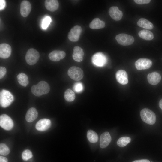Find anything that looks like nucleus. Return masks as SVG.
<instances>
[{
    "label": "nucleus",
    "mask_w": 162,
    "mask_h": 162,
    "mask_svg": "<svg viewBox=\"0 0 162 162\" xmlns=\"http://www.w3.org/2000/svg\"><path fill=\"white\" fill-rule=\"evenodd\" d=\"M31 91L34 95L39 97L48 93L50 91V86L47 82L41 81L38 84L33 86L31 87Z\"/></svg>",
    "instance_id": "1"
},
{
    "label": "nucleus",
    "mask_w": 162,
    "mask_h": 162,
    "mask_svg": "<svg viewBox=\"0 0 162 162\" xmlns=\"http://www.w3.org/2000/svg\"><path fill=\"white\" fill-rule=\"evenodd\" d=\"M14 98L9 91L2 89L0 93V104L3 108L7 107L9 106L14 100Z\"/></svg>",
    "instance_id": "2"
},
{
    "label": "nucleus",
    "mask_w": 162,
    "mask_h": 162,
    "mask_svg": "<svg viewBox=\"0 0 162 162\" xmlns=\"http://www.w3.org/2000/svg\"><path fill=\"white\" fill-rule=\"evenodd\" d=\"M140 115L142 120L149 124H154L156 120V115L154 113L148 108H144L140 112Z\"/></svg>",
    "instance_id": "3"
},
{
    "label": "nucleus",
    "mask_w": 162,
    "mask_h": 162,
    "mask_svg": "<svg viewBox=\"0 0 162 162\" xmlns=\"http://www.w3.org/2000/svg\"><path fill=\"white\" fill-rule=\"evenodd\" d=\"M40 58L39 53L34 48H30L27 51L25 56V59L27 63L29 65L35 64L38 61Z\"/></svg>",
    "instance_id": "4"
},
{
    "label": "nucleus",
    "mask_w": 162,
    "mask_h": 162,
    "mask_svg": "<svg viewBox=\"0 0 162 162\" xmlns=\"http://www.w3.org/2000/svg\"><path fill=\"white\" fill-rule=\"evenodd\" d=\"M68 74L71 79L77 81L81 80L84 76L82 70L75 66H72L69 68Z\"/></svg>",
    "instance_id": "5"
},
{
    "label": "nucleus",
    "mask_w": 162,
    "mask_h": 162,
    "mask_svg": "<svg viewBox=\"0 0 162 162\" xmlns=\"http://www.w3.org/2000/svg\"><path fill=\"white\" fill-rule=\"evenodd\" d=\"M116 39L118 43L123 46H128L132 44L134 41V38L130 35L122 33L117 35Z\"/></svg>",
    "instance_id": "6"
},
{
    "label": "nucleus",
    "mask_w": 162,
    "mask_h": 162,
    "mask_svg": "<svg viewBox=\"0 0 162 162\" xmlns=\"http://www.w3.org/2000/svg\"><path fill=\"white\" fill-rule=\"evenodd\" d=\"M0 125L4 129L8 130L13 128L14 123L10 117L6 114H3L0 116Z\"/></svg>",
    "instance_id": "7"
},
{
    "label": "nucleus",
    "mask_w": 162,
    "mask_h": 162,
    "mask_svg": "<svg viewBox=\"0 0 162 162\" xmlns=\"http://www.w3.org/2000/svg\"><path fill=\"white\" fill-rule=\"evenodd\" d=\"M82 30V28L80 26L78 25L74 26L68 33V38L71 41H77L79 40Z\"/></svg>",
    "instance_id": "8"
},
{
    "label": "nucleus",
    "mask_w": 162,
    "mask_h": 162,
    "mask_svg": "<svg viewBox=\"0 0 162 162\" xmlns=\"http://www.w3.org/2000/svg\"><path fill=\"white\" fill-rule=\"evenodd\" d=\"M152 65V61L145 58H140L135 63L136 68L138 70L148 69L151 67Z\"/></svg>",
    "instance_id": "9"
},
{
    "label": "nucleus",
    "mask_w": 162,
    "mask_h": 162,
    "mask_svg": "<svg viewBox=\"0 0 162 162\" xmlns=\"http://www.w3.org/2000/svg\"><path fill=\"white\" fill-rule=\"evenodd\" d=\"M92 59L93 64L98 67L104 66L107 61V59L105 55L100 52H97L94 55Z\"/></svg>",
    "instance_id": "10"
},
{
    "label": "nucleus",
    "mask_w": 162,
    "mask_h": 162,
    "mask_svg": "<svg viewBox=\"0 0 162 162\" xmlns=\"http://www.w3.org/2000/svg\"><path fill=\"white\" fill-rule=\"evenodd\" d=\"M51 125V121L49 119L44 118L40 120L37 122L35 128L39 131H44L48 129Z\"/></svg>",
    "instance_id": "11"
},
{
    "label": "nucleus",
    "mask_w": 162,
    "mask_h": 162,
    "mask_svg": "<svg viewBox=\"0 0 162 162\" xmlns=\"http://www.w3.org/2000/svg\"><path fill=\"white\" fill-rule=\"evenodd\" d=\"M11 48L8 44L2 43L0 44V57L6 59L9 58L11 55Z\"/></svg>",
    "instance_id": "12"
},
{
    "label": "nucleus",
    "mask_w": 162,
    "mask_h": 162,
    "mask_svg": "<svg viewBox=\"0 0 162 162\" xmlns=\"http://www.w3.org/2000/svg\"><path fill=\"white\" fill-rule=\"evenodd\" d=\"M32 9L30 2L27 0H23L21 3L20 7V13L21 15L24 17H27L29 14Z\"/></svg>",
    "instance_id": "13"
},
{
    "label": "nucleus",
    "mask_w": 162,
    "mask_h": 162,
    "mask_svg": "<svg viewBox=\"0 0 162 162\" xmlns=\"http://www.w3.org/2000/svg\"><path fill=\"white\" fill-rule=\"evenodd\" d=\"M66 56L65 52L63 51L54 50L49 54V59L53 62H58L63 59Z\"/></svg>",
    "instance_id": "14"
},
{
    "label": "nucleus",
    "mask_w": 162,
    "mask_h": 162,
    "mask_svg": "<svg viewBox=\"0 0 162 162\" xmlns=\"http://www.w3.org/2000/svg\"><path fill=\"white\" fill-rule=\"evenodd\" d=\"M109 13L111 17L116 21L120 20L123 16L122 12L117 6L111 7L109 10Z\"/></svg>",
    "instance_id": "15"
},
{
    "label": "nucleus",
    "mask_w": 162,
    "mask_h": 162,
    "mask_svg": "<svg viewBox=\"0 0 162 162\" xmlns=\"http://www.w3.org/2000/svg\"><path fill=\"white\" fill-rule=\"evenodd\" d=\"M116 77L118 82L122 85H125L128 83V74L124 70H120L118 71Z\"/></svg>",
    "instance_id": "16"
},
{
    "label": "nucleus",
    "mask_w": 162,
    "mask_h": 162,
    "mask_svg": "<svg viewBox=\"0 0 162 162\" xmlns=\"http://www.w3.org/2000/svg\"><path fill=\"white\" fill-rule=\"evenodd\" d=\"M111 137L108 132L102 134L100 137V148H104L109 145L111 141Z\"/></svg>",
    "instance_id": "17"
},
{
    "label": "nucleus",
    "mask_w": 162,
    "mask_h": 162,
    "mask_svg": "<svg viewBox=\"0 0 162 162\" xmlns=\"http://www.w3.org/2000/svg\"><path fill=\"white\" fill-rule=\"evenodd\" d=\"M84 52L82 49L79 46H75L73 49L72 57L76 62H82L83 58Z\"/></svg>",
    "instance_id": "18"
},
{
    "label": "nucleus",
    "mask_w": 162,
    "mask_h": 162,
    "mask_svg": "<svg viewBox=\"0 0 162 162\" xmlns=\"http://www.w3.org/2000/svg\"><path fill=\"white\" fill-rule=\"evenodd\" d=\"M148 81L149 83L155 85L158 83L161 80V76L156 72H153L148 74L147 76Z\"/></svg>",
    "instance_id": "19"
},
{
    "label": "nucleus",
    "mask_w": 162,
    "mask_h": 162,
    "mask_svg": "<svg viewBox=\"0 0 162 162\" xmlns=\"http://www.w3.org/2000/svg\"><path fill=\"white\" fill-rule=\"evenodd\" d=\"M38 115L36 109L34 107H31L28 110L26 113V120L28 122H32L37 118Z\"/></svg>",
    "instance_id": "20"
},
{
    "label": "nucleus",
    "mask_w": 162,
    "mask_h": 162,
    "mask_svg": "<svg viewBox=\"0 0 162 162\" xmlns=\"http://www.w3.org/2000/svg\"><path fill=\"white\" fill-rule=\"evenodd\" d=\"M44 4L46 8L51 12H54L57 10L59 6L58 2L56 0H46L45 1Z\"/></svg>",
    "instance_id": "21"
},
{
    "label": "nucleus",
    "mask_w": 162,
    "mask_h": 162,
    "mask_svg": "<svg viewBox=\"0 0 162 162\" xmlns=\"http://www.w3.org/2000/svg\"><path fill=\"white\" fill-rule=\"evenodd\" d=\"M105 24L104 21L100 20L99 18L94 19L90 23L89 26L92 29H98L104 28Z\"/></svg>",
    "instance_id": "22"
},
{
    "label": "nucleus",
    "mask_w": 162,
    "mask_h": 162,
    "mask_svg": "<svg viewBox=\"0 0 162 162\" xmlns=\"http://www.w3.org/2000/svg\"><path fill=\"white\" fill-rule=\"evenodd\" d=\"M137 25L140 27L149 30H151L154 27L152 22L144 18L140 19L137 22Z\"/></svg>",
    "instance_id": "23"
},
{
    "label": "nucleus",
    "mask_w": 162,
    "mask_h": 162,
    "mask_svg": "<svg viewBox=\"0 0 162 162\" xmlns=\"http://www.w3.org/2000/svg\"><path fill=\"white\" fill-rule=\"evenodd\" d=\"M138 35L141 38L146 40H151L154 38L153 33L150 31L146 29L139 31Z\"/></svg>",
    "instance_id": "24"
},
{
    "label": "nucleus",
    "mask_w": 162,
    "mask_h": 162,
    "mask_svg": "<svg viewBox=\"0 0 162 162\" xmlns=\"http://www.w3.org/2000/svg\"><path fill=\"white\" fill-rule=\"evenodd\" d=\"M17 78L18 82L21 86L26 87L28 84V77L25 74L22 73L19 74L17 75Z\"/></svg>",
    "instance_id": "25"
},
{
    "label": "nucleus",
    "mask_w": 162,
    "mask_h": 162,
    "mask_svg": "<svg viewBox=\"0 0 162 162\" xmlns=\"http://www.w3.org/2000/svg\"><path fill=\"white\" fill-rule=\"evenodd\" d=\"M64 97L66 101L72 102L74 100L75 94L73 90L70 89H68L64 93Z\"/></svg>",
    "instance_id": "26"
},
{
    "label": "nucleus",
    "mask_w": 162,
    "mask_h": 162,
    "mask_svg": "<svg viewBox=\"0 0 162 162\" xmlns=\"http://www.w3.org/2000/svg\"><path fill=\"white\" fill-rule=\"evenodd\" d=\"M87 137L89 141L92 143L97 142L98 140V137L97 134L91 130H89L88 131Z\"/></svg>",
    "instance_id": "27"
},
{
    "label": "nucleus",
    "mask_w": 162,
    "mask_h": 162,
    "mask_svg": "<svg viewBox=\"0 0 162 162\" xmlns=\"http://www.w3.org/2000/svg\"><path fill=\"white\" fill-rule=\"evenodd\" d=\"M131 141L130 137L123 136L119 138L117 142V145L120 147H124L128 144Z\"/></svg>",
    "instance_id": "28"
},
{
    "label": "nucleus",
    "mask_w": 162,
    "mask_h": 162,
    "mask_svg": "<svg viewBox=\"0 0 162 162\" xmlns=\"http://www.w3.org/2000/svg\"><path fill=\"white\" fill-rule=\"evenodd\" d=\"M10 150L7 146L4 143L0 144V154L3 155H7L10 153Z\"/></svg>",
    "instance_id": "29"
},
{
    "label": "nucleus",
    "mask_w": 162,
    "mask_h": 162,
    "mask_svg": "<svg viewBox=\"0 0 162 162\" xmlns=\"http://www.w3.org/2000/svg\"><path fill=\"white\" fill-rule=\"evenodd\" d=\"M33 155L31 151L28 149L24 150L22 154V158L23 160L27 161L31 158Z\"/></svg>",
    "instance_id": "30"
},
{
    "label": "nucleus",
    "mask_w": 162,
    "mask_h": 162,
    "mask_svg": "<svg viewBox=\"0 0 162 162\" xmlns=\"http://www.w3.org/2000/svg\"><path fill=\"white\" fill-rule=\"evenodd\" d=\"M51 21V19L50 16L46 17L42 21V28L44 29H46L48 27Z\"/></svg>",
    "instance_id": "31"
},
{
    "label": "nucleus",
    "mask_w": 162,
    "mask_h": 162,
    "mask_svg": "<svg viewBox=\"0 0 162 162\" xmlns=\"http://www.w3.org/2000/svg\"><path fill=\"white\" fill-rule=\"evenodd\" d=\"M74 91L77 93L81 92L83 90V86L81 82H77L75 83L73 86Z\"/></svg>",
    "instance_id": "32"
},
{
    "label": "nucleus",
    "mask_w": 162,
    "mask_h": 162,
    "mask_svg": "<svg viewBox=\"0 0 162 162\" xmlns=\"http://www.w3.org/2000/svg\"><path fill=\"white\" fill-rule=\"evenodd\" d=\"M7 70L6 68L4 67L1 66L0 67V79H2L5 75Z\"/></svg>",
    "instance_id": "33"
},
{
    "label": "nucleus",
    "mask_w": 162,
    "mask_h": 162,
    "mask_svg": "<svg viewBox=\"0 0 162 162\" xmlns=\"http://www.w3.org/2000/svg\"><path fill=\"white\" fill-rule=\"evenodd\" d=\"M134 2L136 4H147L149 3L150 0H134Z\"/></svg>",
    "instance_id": "34"
},
{
    "label": "nucleus",
    "mask_w": 162,
    "mask_h": 162,
    "mask_svg": "<svg viewBox=\"0 0 162 162\" xmlns=\"http://www.w3.org/2000/svg\"><path fill=\"white\" fill-rule=\"evenodd\" d=\"M6 5V2L4 0H0V10L3 9Z\"/></svg>",
    "instance_id": "35"
},
{
    "label": "nucleus",
    "mask_w": 162,
    "mask_h": 162,
    "mask_svg": "<svg viewBox=\"0 0 162 162\" xmlns=\"http://www.w3.org/2000/svg\"><path fill=\"white\" fill-rule=\"evenodd\" d=\"M0 162H8V160L7 158L5 157L0 156Z\"/></svg>",
    "instance_id": "36"
},
{
    "label": "nucleus",
    "mask_w": 162,
    "mask_h": 162,
    "mask_svg": "<svg viewBox=\"0 0 162 162\" xmlns=\"http://www.w3.org/2000/svg\"><path fill=\"white\" fill-rule=\"evenodd\" d=\"M132 162H150V161L147 159H141L133 161Z\"/></svg>",
    "instance_id": "37"
},
{
    "label": "nucleus",
    "mask_w": 162,
    "mask_h": 162,
    "mask_svg": "<svg viewBox=\"0 0 162 162\" xmlns=\"http://www.w3.org/2000/svg\"><path fill=\"white\" fill-rule=\"evenodd\" d=\"M159 105L162 110V99L160 100L159 103Z\"/></svg>",
    "instance_id": "38"
}]
</instances>
